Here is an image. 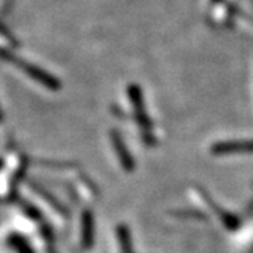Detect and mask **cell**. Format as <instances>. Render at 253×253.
Returning <instances> with one entry per match:
<instances>
[{
	"instance_id": "7a4b0ae2",
	"label": "cell",
	"mask_w": 253,
	"mask_h": 253,
	"mask_svg": "<svg viewBox=\"0 0 253 253\" xmlns=\"http://www.w3.org/2000/svg\"><path fill=\"white\" fill-rule=\"evenodd\" d=\"M214 1H218V0H214Z\"/></svg>"
},
{
	"instance_id": "6da1fadb",
	"label": "cell",
	"mask_w": 253,
	"mask_h": 253,
	"mask_svg": "<svg viewBox=\"0 0 253 253\" xmlns=\"http://www.w3.org/2000/svg\"><path fill=\"white\" fill-rule=\"evenodd\" d=\"M0 59L9 62L10 65L16 66L18 71L30 76L31 79L40 84H42L44 87L49 89V90L56 91L61 89V82L58 81L55 78L54 75H51L49 72H46L44 69H41L40 66H37L34 63L28 62L26 59H23L21 56H18L14 52H11L10 49H6V48H0Z\"/></svg>"
},
{
	"instance_id": "3957f363",
	"label": "cell",
	"mask_w": 253,
	"mask_h": 253,
	"mask_svg": "<svg viewBox=\"0 0 253 253\" xmlns=\"http://www.w3.org/2000/svg\"><path fill=\"white\" fill-rule=\"evenodd\" d=\"M0 118H1V114H0Z\"/></svg>"
}]
</instances>
